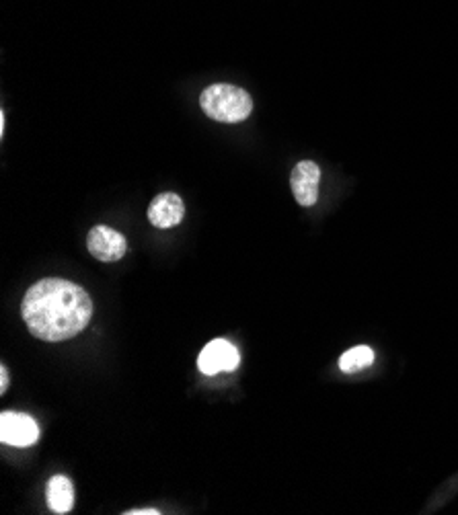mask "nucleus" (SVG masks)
Segmentation results:
<instances>
[{
	"label": "nucleus",
	"instance_id": "nucleus-1",
	"mask_svg": "<svg viewBox=\"0 0 458 515\" xmlns=\"http://www.w3.org/2000/svg\"><path fill=\"white\" fill-rule=\"evenodd\" d=\"M21 316L29 333L48 343H60L83 333L93 319V300L79 284L46 277L23 296Z\"/></svg>",
	"mask_w": 458,
	"mask_h": 515
},
{
	"label": "nucleus",
	"instance_id": "nucleus-2",
	"mask_svg": "<svg viewBox=\"0 0 458 515\" xmlns=\"http://www.w3.org/2000/svg\"><path fill=\"white\" fill-rule=\"evenodd\" d=\"M202 111L214 122L239 124L245 122L253 111L251 95L235 85L216 83L202 91L200 95Z\"/></svg>",
	"mask_w": 458,
	"mask_h": 515
},
{
	"label": "nucleus",
	"instance_id": "nucleus-3",
	"mask_svg": "<svg viewBox=\"0 0 458 515\" xmlns=\"http://www.w3.org/2000/svg\"><path fill=\"white\" fill-rule=\"evenodd\" d=\"M40 440V425L25 413L5 411L0 415V442L15 448H27Z\"/></svg>",
	"mask_w": 458,
	"mask_h": 515
},
{
	"label": "nucleus",
	"instance_id": "nucleus-4",
	"mask_svg": "<svg viewBox=\"0 0 458 515\" xmlns=\"http://www.w3.org/2000/svg\"><path fill=\"white\" fill-rule=\"evenodd\" d=\"M241 364L239 349L226 339L210 341L198 358V368L206 376H214L220 372H233Z\"/></svg>",
	"mask_w": 458,
	"mask_h": 515
},
{
	"label": "nucleus",
	"instance_id": "nucleus-5",
	"mask_svg": "<svg viewBox=\"0 0 458 515\" xmlns=\"http://www.w3.org/2000/svg\"><path fill=\"white\" fill-rule=\"evenodd\" d=\"M87 249L97 261L116 263L126 255L128 241L122 232L99 224L87 236Z\"/></svg>",
	"mask_w": 458,
	"mask_h": 515
},
{
	"label": "nucleus",
	"instance_id": "nucleus-6",
	"mask_svg": "<svg viewBox=\"0 0 458 515\" xmlns=\"http://www.w3.org/2000/svg\"><path fill=\"white\" fill-rule=\"evenodd\" d=\"M319 183H321V167L313 161H300L290 175V187L294 200L302 208H313L319 202Z\"/></svg>",
	"mask_w": 458,
	"mask_h": 515
},
{
	"label": "nucleus",
	"instance_id": "nucleus-7",
	"mask_svg": "<svg viewBox=\"0 0 458 515\" xmlns=\"http://www.w3.org/2000/svg\"><path fill=\"white\" fill-rule=\"evenodd\" d=\"M185 206L177 193H159L148 206V222L155 228H175L183 222Z\"/></svg>",
	"mask_w": 458,
	"mask_h": 515
},
{
	"label": "nucleus",
	"instance_id": "nucleus-8",
	"mask_svg": "<svg viewBox=\"0 0 458 515\" xmlns=\"http://www.w3.org/2000/svg\"><path fill=\"white\" fill-rule=\"evenodd\" d=\"M48 505L54 513L64 515L74 507V487L68 477L56 474L48 483Z\"/></svg>",
	"mask_w": 458,
	"mask_h": 515
},
{
	"label": "nucleus",
	"instance_id": "nucleus-9",
	"mask_svg": "<svg viewBox=\"0 0 458 515\" xmlns=\"http://www.w3.org/2000/svg\"><path fill=\"white\" fill-rule=\"evenodd\" d=\"M374 360H376V353H374L372 347L356 345V347H352V349L343 353L337 364H339V370L343 374H358V372L370 368L374 364Z\"/></svg>",
	"mask_w": 458,
	"mask_h": 515
},
{
	"label": "nucleus",
	"instance_id": "nucleus-10",
	"mask_svg": "<svg viewBox=\"0 0 458 515\" xmlns=\"http://www.w3.org/2000/svg\"><path fill=\"white\" fill-rule=\"evenodd\" d=\"M9 370H7V366L3 364V366H0V392H7L9 390Z\"/></svg>",
	"mask_w": 458,
	"mask_h": 515
},
{
	"label": "nucleus",
	"instance_id": "nucleus-11",
	"mask_svg": "<svg viewBox=\"0 0 458 515\" xmlns=\"http://www.w3.org/2000/svg\"><path fill=\"white\" fill-rule=\"evenodd\" d=\"M126 515H161L159 509H130V511H124Z\"/></svg>",
	"mask_w": 458,
	"mask_h": 515
}]
</instances>
